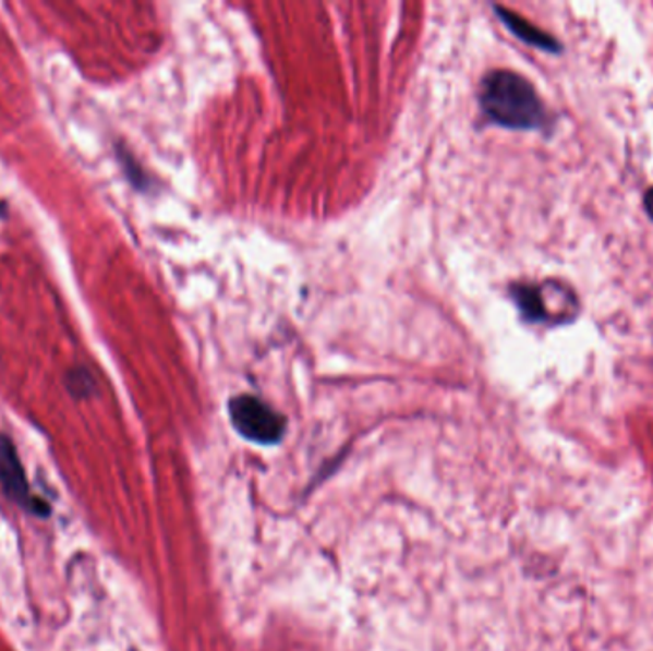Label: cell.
Listing matches in <instances>:
<instances>
[{
  "instance_id": "cell-9",
  "label": "cell",
  "mask_w": 653,
  "mask_h": 651,
  "mask_svg": "<svg viewBox=\"0 0 653 651\" xmlns=\"http://www.w3.org/2000/svg\"><path fill=\"white\" fill-rule=\"evenodd\" d=\"M10 215V205L7 201L0 200V220H7Z\"/></svg>"
},
{
  "instance_id": "cell-6",
  "label": "cell",
  "mask_w": 653,
  "mask_h": 651,
  "mask_svg": "<svg viewBox=\"0 0 653 651\" xmlns=\"http://www.w3.org/2000/svg\"><path fill=\"white\" fill-rule=\"evenodd\" d=\"M63 386L71 398L77 399V401L90 399L98 391V381L90 367H86V365L71 367L63 376Z\"/></svg>"
},
{
  "instance_id": "cell-7",
  "label": "cell",
  "mask_w": 653,
  "mask_h": 651,
  "mask_svg": "<svg viewBox=\"0 0 653 651\" xmlns=\"http://www.w3.org/2000/svg\"><path fill=\"white\" fill-rule=\"evenodd\" d=\"M116 157L119 161V167L123 170L124 178L129 180V184L138 190V192L146 193L152 190V178L147 177L144 167L136 161V157L129 152L123 144H116Z\"/></svg>"
},
{
  "instance_id": "cell-8",
  "label": "cell",
  "mask_w": 653,
  "mask_h": 651,
  "mask_svg": "<svg viewBox=\"0 0 653 651\" xmlns=\"http://www.w3.org/2000/svg\"><path fill=\"white\" fill-rule=\"evenodd\" d=\"M644 210L648 218L653 222V185L644 192Z\"/></svg>"
},
{
  "instance_id": "cell-3",
  "label": "cell",
  "mask_w": 653,
  "mask_h": 651,
  "mask_svg": "<svg viewBox=\"0 0 653 651\" xmlns=\"http://www.w3.org/2000/svg\"><path fill=\"white\" fill-rule=\"evenodd\" d=\"M0 487L10 501H14L27 513L37 514L40 518L50 514L47 501L32 493L16 444L12 442L9 434L2 432H0Z\"/></svg>"
},
{
  "instance_id": "cell-5",
  "label": "cell",
  "mask_w": 653,
  "mask_h": 651,
  "mask_svg": "<svg viewBox=\"0 0 653 651\" xmlns=\"http://www.w3.org/2000/svg\"><path fill=\"white\" fill-rule=\"evenodd\" d=\"M512 299L523 320L531 323H548L553 315L548 312L543 287L535 284H518L512 287Z\"/></svg>"
},
{
  "instance_id": "cell-1",
  "label": "cell",
  "mask_w": 653,
  "mask_h": 651,
  "mask_svg": "<svg viewBox=\"0 0 653 651\" xmlns=\"http://www.w3.org/2000/svg\"><path fill=\"white\" fill-rule=\"evenodd\" d=\"M480 108L493 124L510 131H539L548 121L535 86L516 71L495 70L485 75Z\"/></svg>"
},
{
  "instance_id": "cell-4",
  "label": "cell",
  "mask_w": 653,
  "mask_h": 651,
  "mask_svg": "<svg viewBox=\"0 0 653 651\" xmlns=\"http://www.w3.org/2000/svg\"><path fill=\"white\" fill-rule=\"evenodd\" d=\"M495 12H497L500 22L507 25L508 32L512 33L515 37H518L525 45L537 48V50H543V52H548V55H560V40L554 39L553 35L541 32L539 27L530 24L528 20H523L522 16H518L515 12L503 9V7H495Z\"/></svg>"
},
{
  "instance_id": "cell-2",
  "label": "cell",
  "mask_w": 653,
  "mask_h": 651,
  "mask_svg": "<svg viewBox=\"0 0 653 651\" xmlns=\"http://www.w3.org/2000/svg\"><path fill=\"white\" fill-rule=\"evenodd\" d=\"M230 419L239 436L258 445H276L283 439L287 421L274 407L256 396H238L230 401Z\"/></svg>"
}]
</instances>
